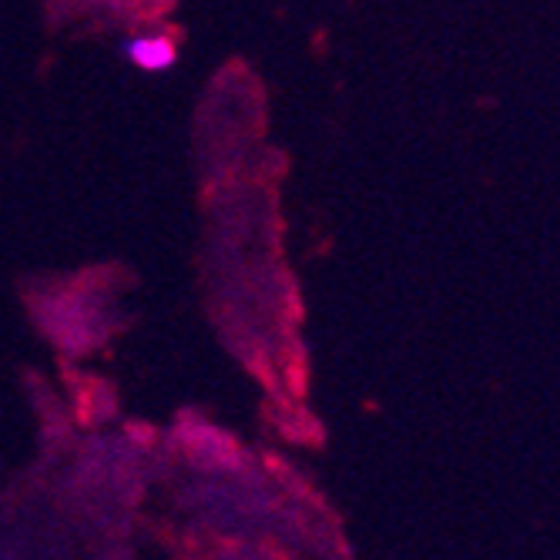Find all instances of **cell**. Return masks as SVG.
I'll return each instance as SVG.
<instances>
[{
    "label": "cell",
    "mask_w": 560,
    "mask_h": 560,
    "mask_svg": "<svg viewBox=\"0 0 560 560\" xmlns=\"http://www.w3.org/2000/svg\"><path fill=\"white\" fill-rule=\"evenodd\" d=\"M128 58L144 71H165L175 61V47L165 37H141L128 44Z\"/></svg>",
    "instance_id": "1"
}]
</instances>
